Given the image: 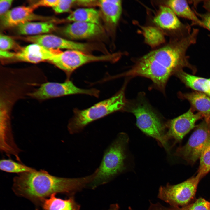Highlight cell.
<instances>
[{"mask_svg":"<svg viewBox=\"0 0 210 210\" xmlns=\"http://www.w3.org/2000/svg\"><path fill=\"white\" fill-rule=\"evenodd\" d=\"M35 9L33 5L13 8L0 18L1 23L4 27L8 28L17 27L21 24L34 20L43 19L41 17L34 13V10Z\"/></svg>","mask_w":210,"mask_h":210,"instance_id":"cell-13","label":"cell"},{"mask_svg":"<svg viewBox=\"0 0 210 210\" xmlns=\"http://www.w3.org/2000/svg\"><path fill=\"white\" fill-rule=\"evenodd\" d=\"M203 118L200 113H195L191 108L184 114L171 120L167 125L168 131L166 135L167 141L173 139L175 142L181 141L195 127L196 122Z\"/></svg>","mask_w":210,"mask_h":210,"instance_id":"cell-10","label":"cell"},{"mask_svg":"<svg viewBox=\"0 0 210 210\" xmlns=\"http://www.w3.org/2000/svg\"><path fill=\"white\" fill-rule=\"evenodd\" d=\"M201 179L197 175L180 183L161 186L158 197L172 206L182 207L188 204L195 196Z\"/></svg>","mask_w":210,"mask_h":210,"instance_id":"cell-6","label":"cell"},{"mask_svg":"<svg viewBox=\"0 0 210 210\" xmlns=\"http://www.w3.org/2000/svg\"><path fill=\"white\" fill-rule=\"evenodd\" d=\"M0 169L3 171L10 173H17L18 174L36 170L21 162H15L10 159H4L0 160Z\"/></svg>","mask_w":210,"mask_h":210,"instance_id":"cell-23","label":"cell"},{"mask_svg":"<svg viewBox=\"0 0 210 210\" xmlns=\"http://www.w3.org/2000/svg\"><path fill=\"white\" fill-rule=\"evenodd\" d=\"M178 207L180 210H210V202L200 198L192 204Z\"/></svg>","mask_w":210,"mask_h":210,"instance_id":"cell-26","label":"cell"},{"mask_svg":"<svg viewBox=\"0 0 210 210\" xmlns=\"http://www.w3.org/2000/svg\"><path fill=\"white\" fill-rule=\"evenodd\" d=\"M102 31V28L99 24L75 22L66 26L63 32L70 39L81 40L96 36L101 34Z\"/></svg>","mask_w":210,"mask_h":210,"instance_id":"cell-14","label":"cell"},{"mask_svg":"<svg viewBox=\"0 0 210 210\" xmlns=\"http://www.w3.org/2000/svg\"><path fill=\"white\" fill-rule=\"evenodd\" d=\"M117 57L116 54L95 55L80 51L68 50L60 51L49 61L69 77L76 69L85 64L94 62L115 61Z\"/></svg>","mask_w":210,"mask_h":210,"instance_id":"cell-5","label":"cell"},{"mask_svg":"<svg viewBox=\"0 0 210 210\" xmlns=\"http://www.w3.org/2000/svg\"><path fill=\"white\" fill-rule=\"evenodd\" d=\"M197 175L201 179L210 171V138L200 155Z\"/></svg>","mask_w":210,"mask_h":210,"instance_id":"cell-25","label":"cell"},{"mask_svg":"<svg viewBox=\"0 0 210 210\" xmlns=\"http://www.w3.org/2000/svg\"><path fill=\"white\" fill-rule=\"evenodd\" d=\"M206 85V94L210 97V78L207 79Z\"/></svg>","mask_w":210,"mask_h":210,"instance_id":"cell-34","label":"cell"},{"mask_svg":"<svg viewBox=\"0 0 210 210\" xmlns=\"http://www.w3.org/2000/svg\"><path fill=\"white\" fill-rule=\"evenodd\" d=\"M153 21L157 25L164 29L177 30L182 27V24L176 15L166 5L160 6Z\"/></svg>","mask_w":210,"mask_h":210,"instance_id":"cell-15","label":"cell"},{"mask_svg":"<svg viewBox=\"0 0 210 210\" xmlns=\"http://www.w3.org/2000/svg\"><path fill=\"white\" fill-rule=\"evenodd\" d=\"M203 6L206 9L210 11V0L204 1Z\"/></svg>","mask_w":210,"mask_h":210,"instance_id":"cell-35","label":"cell"},{"mask_svg":"<svg viewBox=\"0 0 210 210\" xmlns=\"http://www.w3.org/2000/svg\"><path fill=\"white\" fill-rule=\"evenodd\" d=\"M125 87L111 97L84 110L75 108L70 120L68 130L71 134L79 133L92 122L118 111L123 110L126 105Z\"/></svg>","mask_w":210,"mask_h":210,"instance_id":"cell-2","label":"cell"},{"mask_svg":"<svg viewBox=\"0 0 210 210\" xmlns=\"http://www.w3.org/2000/svg\"><path fill=\"white\" fill-rule=\"evenodd\" d=\"M200 16L204 27L210 30V13L200 15Z\"/></svg>","mask_w":210,"mask_h":210,"instance_id":"cell-32","label":"cell"},{"mask_svg":"<svg viewBox=\"0 0 210 210\" xmlns=\"http://www.w3.org/2000/svg\"><path fill=\"white\" fill-rule=\"evenodd\" d=\"M166 4L176 15L191 20L194 23L204 27L201 20L192 10L186 1L170 0L167 1Z\"/></svg>","mask_w":210,"mask_h":210,"instance_id":"cell-20","label":"cell"},{"mask_svg":"<svg viewBox=\"0 0 210 210\" xmlns=\"http://www.w3.org/2000/svg\"><path fill=\"white\" fill-rule=\"evenodd\" d=\"M52 195L45 200L41 205L43 210H80V206L72 196L68 199L62 200Z\"/></svg>","mask_w":210,"mask_h":210,"instance_id":"cell-18","label":"cell"},{"mask_svg":"<svg viewBox=\"0 0 210 210\" xmlns=\"http://www.w3.org/2000/svg\"><path fill=\"white\" fill-rule=\"evenodd\" d=\"M58 0H42L38 1L33 5L36 8L39 6L54 7L57 4Z\"/></svg>","mask_w":210,"mask_h":210,"instance_id":"cell-31","label":"cell"},{"mask_svg":"<svg viewBox=\"0 0 210 210\" xmlns=\"http://www.w3.org/2000/svg\"><path fill=\"white\" fill-rule=\"evenodd\" d=\"M76 1L74 0H58L56 5L52 8L57 13L67 12L70 10L72 5Z\"/></svg>","mask_w":210,"mask_h":210,"instance_id":"cell-27","label":"cell"},{"mask_svg":"<svg viewBox=\"0 0 210 210\" xmlns=\"http://www.w3.org/2000/svg\"><path fill=\"white\" fill-rule=\"evenodd\" d=\"M18 33L28 36H36L47 33L55 29L51 22H28L17 27Z\"/></svg>","mask_w":210,"mask_h":210,"instance_id":"cell-19","label":"cell"},{"mask_svg":"<svg viewBox=\"0 0 210 210\" xmlns=\"http://www.w3.org/2000/svg\"><path fill=\"white\" fill-rule=\"evenodd\" d=\"M106 21L116 26L121 17L122 3L120 0H101L98 2Z\"/></svg>","mask_w":210,"mask_h":210,"instance_id":"cell-17","label":"cell"},{"mask_svg":"<svg viewBox=\"0 0 210 210\" xmlns=\"http://www.w3.org/2000/svg\"><path fill=\"white\" fill-rule=\"evenodd\" d=\"M68 20L99 24V12L93 8H80L72 12L67 17Z\"/></svg>","mask_w":210,"mask_h":210,"instance_id":"cell-21","label":"cell"},{"mask_svg":"<svg viewBox=\"0 0 210 210\" xmlns=\"http://www.w3.org/2000/svg\"><path fill=\"white\" fill-rule=\"evenodd\" d=\"M145 42L150 46L155 47L163 43L164 37L162 33L156 27L148 26L142 28Z\"/></svg>","mask_w":210,"mask_h":210,"instance_id":"cell-24","label":"cell"},{"mask_svg":"<svg viewBox=\"0 0 210 210\" xmlns=\"http://www.w3.org/2000/svg\"><path fill=\"white\" fill-rule=\"evenodd\" d=\"M210 138V119L204 120L197 126L186 144L176 150L175 155L191 164L198 159Z\"/></svg>","mask_w":210,"mask_h":210,"instance_id":"cell-8","label":"cell"},{"mask_svg":"<svg viewBox=\"0 0 210 210\" xmlns=\"http://www.w3.org/2000/svg\"><path fill=\"white\" fill-rule=\"evenodd\" d=\"M15 53L11 52L8 50H0V57L2 58H9L15 57Z\"/></svg>","mask_w":210,"mask_h":210,"instance_id":"cell-33","label":"cell"},{"mask_svg":"<svg viewBox=\"0 0 210 210\" xmlns=\"http://www.w3.org/2000/svg\"><path fill=\"white\" fill-rule=\"evenodd\" d=\"M60 51L59 49H49L37 44L33 43L23 48L15 53V57L20 61L36 63L49 60Z\"/></svg>","mask_w":210,"mask_h":210,"instance_id":"cell-12","label":"cell"},{"mask_svg":"<svg viewBox=\"0 0 210 210\" xmlns=\"http://www.w3.org/2000/svg\"><path fill=\"white\" fill-rule=\"evenodd\" d=\"M99 91L96 89H83L75 85L68 80L62 83L48 82L42 84L35 91L30 94L32 97L44 100L67 95L83 94L98 97Z\"/></svg>","mask_w":210,"mask_h":210,"instance_id":"cell-9","label":"cell"},{"mask_svg":"<svg viewBox=\"0 0 210 210\" xmlns=\"http://www.w3.org/2000/svg\"><path fill=\"white\" fill-rule=\"evenodd\" d=\"M172 74L169 70L145 55L139 59L131 69L122 75L148 78L158 89L163 92L168 79Z\"/></svg>","mask_w":210,"mask_h":210,"instance_id":"cell-7","label":"cell"},{"mask_svg":"<svg viewBox=\"0 0 210 210\" xmlns=\"http://www.w3.org/2000/svg\"><path fill=\"white\" fill-rule=\"evenodd\" d=\"M94 175L69 178L50 174L43 170L18 174L13 180V189L18 195L27 198L35 204L41 205L52 195L62 193L73 195L92 181Z\"/></svg>","mask_w":210,"mask_h":210,"instance_id":"cell-1","label":"cell"},{"mask_svg":"<svg viewBox=\"0 0 210 210\" xmlns=\"http://www.w3.org/2000/svg\"><path fill=\"white\" fill-rule=\"evenodd\" d=\"M187 86L196 91L205 94L207 79L188 74L182 70L175 74Z\"/></svg>","mask_w":210,"mask_h":210,"instance_id":"cell-22","label":"cell"},{"mask_svg":"<svg viewBox=\"0 0 210 210\" xmlns=\"http://www.w3.org/2000/svg\"><path fill=\"white\" fill-rule=\"evenodd\" d=\"M15 43L11 37L3 34H0V49L2 50H8L14 47Z\"/></svg>","mask_w":210,"mask_h":210,"instance_id":"cell-28","label":"cell"},{"mask_svg":"<svg viewBox=\"0 0 210 210\" xmlns=\"http://www.w3.org/2000/svg\"><path fill=\"white\" fill-rule=\"evenodd\" d=\"M129 111L136 117L138 127L168 150L166 126L149 105L145 102H139L130 107Z\"/></svg>","mask_w":210,"mask_h":210,"instance_id":"cell-4","label":"cell"},{"mask_svg":"<svg viewBox=\"0 0 210 210\" xmlns=\"http://www.w3.org/2000/svg\"><path fill=\"white\" fill-rule=\"evenodd\" d=\"M183 98L188 100L192 107L205 119H210V97L201 92H194L182 94Z\"/></svg>","mask_w":210,"mask_h":210,"instance_id":"cell-16","label":"cell"},{"mask_svg":"<svg viewBox=\"0 0 210 210\" xmlns=\"http://www.w3.org/2000/svg\"><path fill=\"white\" fill-rule=\"evenodd\" d=\"M129 210H133L131 207H129Z\"/></svg>","mask_w":210,"mask_h":210,"instance_id":"cell-36","label":"cell"},{"mask_svg":"<svg viewBox=\"0 0 210 210\" xmlns=\"http://www.w3.org/2000/svg\"><path fill=\"white\" fill-rule=\"evenodd\" d=\"M147 210H180L178 207L171 206V207L164 206L159 203H153L150 202V205Z\"/></svg>","mask_w":210,"mask_h":210,"instance_id":"cell-30","label":"cell"},{"mask_svg":"<svg viewBox=\"0 0 210 210\" xmlns=\"http://www.w3.org/2000/svg\"><path fill=\"white\" fill-rule=\"evenodd\" d=\"M22 38L26 41L37 44L49 49H65L86 52L90 48L88 44L74 42L52 34L27 36Z\"/></svg>","mask_w":210,"mask_h":210,"instance_id":"cell-11","label":"cell"},{"mask_svg":"<svg viewBox=\"0 0 210 210\" xmlns=\"http://www.w3.org/2000/svg\"><path fill=\"white\" fill-rule=\"evenodd\" d=\"M109 210V209H108V210Z\"/></svg>","mask_w":210,"mask_h":210,"instance_id":"cell-37","label":"cell"},{"mask_svg":"<svg viewBox=\"0 0 210 210\" xmlns=\"http://www.w3.org/2000/svg\"><path fill=\"white\" fill-rule=\"evenodd\" d=\"M129 138L125 133L119 134L106 150L95 176L90 185L92 188L107 183L125 169L126 148Z\"/></svg>","mask_w":210,"mask_h":210,"instance_id":"cell-3","label":"cell"},{"mask_svg":"<svg viewBox=\"0 0 210 210\" xmlns=\"http://www.w3.org/2000/svg\"><path fill=\"white\" fill-rule=\"evenodd\" d=\"M12 0H0V18L6 14L9 10L13 3Z\"/></svg>","mask_w":210,"mask_h":210,"instance_id":"cell-29","label":"cell"}]
</instances>
